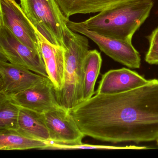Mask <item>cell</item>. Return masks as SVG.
Here are the masks:
<instances>
[{"mask_svg":"<svg viewBox=\"0 0 158 158\" xmlns=\"http://www.w3.org/2000/svg\"><path fill=\"white\" fill-rule=\"evenodd\" d=\"M48 78L19 65L0 60V93L6 96L22 92Z\"/></svg>","mask_w":158,"mask_h":158,"instance_id":"30bf717a","label":"cell"},{"mask_svg":"<svg viewBox=\"0 0 158 158\" xmlns=\"http://www.w3.org/2000/svg\"><path fill=\"white\" fill-rule=\"evenodd\" d=\"M148 81L127 68L110 70L102 76L96 94H119L144 85Z\"/></svg>","mask_w":158,"mask_h":158,"instance_id":"8fae6325","label":"cell"},{"mask_svg":"<svg viewBox=\"0 0 158 158\" xmlns=\"http://www.w3.org/2000/svg\"><path fill=\"white\" fill-rule=\"evenodd\" d=\"M102 64V59L100 53L97 50L89 51L85 57L83 65L82 102L88 100L94 95L95 84L100 72Z\"/></svg>","mask_w":158,"mask_h":158,"instance_id":"9a60e30c","label":"cell"},{"mask_svg":"<svg viewBox=\"0 0 158 158\" xmlns=\"http://www.w3.org/2000/svg\"><path fill=\"white\" fill-rule=\"evenodd\" d=\"M64 15L69 19L77 14L99 13L120 4L135 0H55Z\"/></svg>","mask_w":158,"mask_h":158,"instance_id":"4fadbf2b","label":"cell"},{"mask_svg":"<svg viewBox=\"0 0 158 158\" xmlns=\"http://www.w3.org/2000/svg\"><path fill=\"white\" fill-rule=\"evenodd\" d=\"M0 25L9 28L25 45L41 53L35 26L15 0H0Z\"/></svg>","mask_w":158,"mask_h":158,"instance_id":"52a82bcc","label":"cell"},{"mask_svg":"<svg viewBox=\"0 0 158 158\" xmlns=\"http://www.w3.org/2000/svg\"><path fill=\"white\" fill-rule=\"evenodd\" d=\"M17 131L28 137L51 143L44 114L21 108Z\"/></svg>","mask_w":158,"mask_h":158,"instance_id":"5bb4252c","label":"cell"},{"mask_svg":"<svg viewBox=\"0 0 158 158\" xmlns=\"http://www.w3.org/2000/svg\"><path fill=\"white\" fill-rule=\"evenodd\" d=\"M153 0H135L112 7L83 22L87 29L106 37L132 42L149 16Z\"/></svg>","mask_w":158,"mask_h":158,"instance_id":"7a4b0ae2","label":"cell"},{"mask_svg":"<svg viewBox=\"0 0 158 158\" xmlns=\"http://www.w3.org/2000/svg\"><path fill=\"white\" fill-rule=\"evenodd\" d=\"M67 26L74 32L79 33L94 41L107 56L131 69H139L141 59L132 42L106 37L87 29L83 22L76 23L68 19Z\"/></svg>","mask_w":158,"mask_h":158,"instance_id":"8992f818","label":"cell"},{"mask_svg":"<svg viewBox=\"0 0 158 158\" xmlns=\"http://www.w3.org/2000/svg\"><path fill=\"white\" fill-rule=\"evenodd\" d=\"M6 96L21 108L40 113H45L60 106L55 89L49 78L22 92Z\"/></svg>","mask_w":158,"mask_h":158,"instance_id":"9c48e42d","label":"cell"},{"mask_svg":"<svg viewBox=\"0 0 158 158\" xmlns=\"http://www.w3.org/2000/svg\"><path fill=\"white\" fill-rule=\"evenodd\" d=\"M148 39L149 46L145 61L150 64H158V27L152 31Z\"/></svg>","mask_w":158,"mask_h":158,"instance_id":"d6986e66","label":"cell"},{"mask_svg":"<svg viewBox=\"0 0 158 158\" xmlns=\"http://www.w3.org/2000/svg\"><path fill=\"white\" fill-rule=\"evenodd\" d=\"M85 136L111 143L158 139V79L114 95L96 94L70 111Z\"/></svg>","mask_w":158,"mask_h":158,"instance_id":"6da1fadb","label":"cell"},{"mask_svg":"<svg viewBox=\"0 0 158 158\" xmlns=\"http://www.w3.org/2000/svg\"><path fill=\"white\" fill-rule=\"evenodd\" d=\"M157 143H158V139H157Z\"/></svg>","mask_w":158,"mask_h":158,"instance_id":"ffe728a7","label":"cell"},{"mask_svg":"<svg viewBox=\"0 0 158 158\" xmlns=\"http://www.w3.org/2000/svg\"><path fill=\"white\" fill-rule=\"evenodd\" d=\"M50 143L28 137L17 130H0V150L45 149Z\"/></svg>","mask_w":158,"mask_h":158,"instance_id":"2e32d148","label":"cell"},{"mask_svg":"<svg viewBox=\"0 0 158 158\" xmlns=\"http://www.w3.org/2000/svg\"><path fill=\"white\" fill-rule=\"evenodd\" d=\"M150 149L146 146H127L124 147L107 146V145H94L82 144L78 145H66L51 143L45 149L74 150V149H136L142 150Z\"/></svg>","mask_w":158,"mask_h":158,"instance_id":"ac0fdd59","label":"cell"},{"mask_svg":"<svg viewBox=\"0 0 158 158\" xmlns=\"http://www.w3.org/2000/svg\"><path fill=\"white\" fill-rule=\"evenodd\" d=\"M35 28L48 77L57 94L61 90L63 85L64 49L51 43L35 27Z\"/></svg>","mask_w":158,"mask_h":158,"instance_id":"7c38bea8","label":"cell"},{"mask_svg":"<svg viewBox=\"0 0 158 158\" xmlns=\"http://www.w3.org/2000/svg\"><path fill=\"white\" fill-rule=\"evenodd\" d=\"M0 60L9 61L48 77L41 53L25 45L2 25H0Z\"/></svg>","mask_w":158,"mask_h":158,"instance_id":"5b68a950","label":"cell"},{"mask_svg":"<svg viewBox=\"0 0 158 158\" xmlns=\"http://www.w3.org/2000/svg\"><path fill=\"white\" fill-rule=\"evenodd\" d=\"M29 21L51 43L65 48L74 32L67 25L68 18L55 0H20Z\"/></svg>","mask_w":158,"mask_h":158,"instance_id":"277c9868","label":"cell"},{"mask_svg":"<svg viewBox=\"0 0 158 158\" xmlns=\"http://www.w3.org/2000/svg\"><path fill=\"white\" fill-rule=\"evenodd\" d=\"M87 38L74 32L64 48L63 85L56 96L60 106L69 111L82 102L83 65L89 47Z\"/></svg>","mask_w":158,"mask_h":158,"instance_id":"3957f363","label":"cell"},{"mask_svg":"<svg viewBox=\"0 0 158 158\" xmlns=\"http://www.w3.org/2000/svg\"><path fill=\"white\" fill-rule=\"evenodd\" d=\"M44 116L51 143L66 145L83 143L85 136L69 111L60 106L45 113Z\"/></svg>","mask_w":158,"mask_h":158,"instance_id":"ba28073f","label":"cell"},{"mask_svg":"<svg viewBox=\"0 0 158 158\" xmlns=\"http://www.w3.org/2000/svg\"><path fill=\"white\" fill-rule=\"evenodd\" d=\"M21 107L0 93V130H17Z\"/></svg>","mask_w":158,"mask_h":158,"instance_id":"e0dca14e","label":"cell"}]
</instances>
